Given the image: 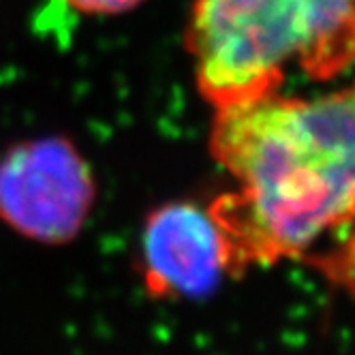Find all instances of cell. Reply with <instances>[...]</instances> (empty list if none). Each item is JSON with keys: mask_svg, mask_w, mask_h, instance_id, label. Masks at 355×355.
Returning <instances> with one entry per match:
<instances>
[{"mask_svg": "<svg viewBox=\"0 0 355 355\" xmlns=\"http://www.w3.org/2000/svg\"><path fill=\"white\" fill-rule=\"evenodd\" d=\"M210 148L240 184L210 204L230 238L236 272L250 263L304 259L329 238H349L351 90L317 98L274 92L216 110Z\"/></svg>", "mask_w": 355, "mask_h": 355, "instance_id": "obj_1", "label": "cell"}, {"mask_svg": "<svg viewBox=\"0 0 355 355\" xmlns=\"http://www.w3.org/2000/svg\"><path fill=\"white\" fill-rule=\"evenodd\" d=\"M187 49L199 92L216 110L274 94L291 62L311 73L306 0H193Z\"/></svg>", "mask_w": 355, "mask_h": 355, "instance_id": "obj_2", "label": "cell"}, {"mask_svg": "<svg viewBox=\"0 0 355 355\" xmlns=\"http://www.w3.org/2000/svg\"><path fill=\"white\" fill-rule=\"evenodd\" d=\"M94 197L90 165L64 137L24 141L0 159V220L31 240H73L90 216Z\"/></svg>", "mask_w": 355, "mask_h": 355, "instance_id": "obj_3", "label": "cell"}, {"mask_svg": "<svg viewBox=\"0 0 355 355\" xmlns=\"http://www.w3.org/2000/svg\"><path fill=\"white\" fill-rule=\"evenodd\" d=\"M227 274H236L234 250L210 206L171 201L157 208L141 234V276L155 297L199 300Z\"/></svg>", "mask_w": 355, "mask_h": 355, "instance_id": "obj_4", "label": "cell"}, {"mask_svg": "<svg viewBox=\"0 0 355 355\" xmlns=\"http://www.w3.org/2000/svg\"><path fill=\"white\" fill-rule=\"evenodd\" d=\"M306 5L315 37L309 78L332 80L353 60V0H306Z\"/></svg>", "mask_w": 355, "mask_h": 355, "instance_id": "obj_5", "label": "cell"}, {"mask_svg": "<svg viewBox=\"0 0 355 355\" xmlns=\"http://www.w3.org/2000/svg\"><path fill=\"white\" fill-rule=\"evenodd\" d=\"M58 3L67 11L82 15H120L137 9L144 0H58Z\"/></svg>", "mask_w": 355, "mask_h": 355, "instance_id": "obj_6", "label": "cell"}]
</instances>
